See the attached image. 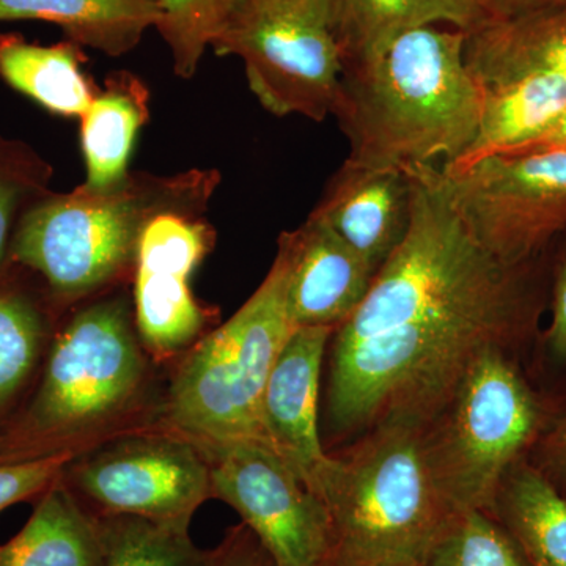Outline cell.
Wrapping results in <instances>:
<instances>
[{"label": "cell", "mask_w": 566, "mask_h": 566, "mask_svg": "<svg viewBox=\"0 0 566 566\" xmlns=\"http://www.w3.org/2000/svg\"><path fill=\"white\" fill-rule=\"evenodd\" d=\"M438 169H406L412 214L403 243L334 331L327 416L335 433L368 431L392 416L430 420L480 354L513 352L545 314L549 252L520 266L495 259L447 200Z\"/></svg>", "instance_id": "obj_1"}, {"label": "cell", "mask_w": 566, "mask_h": 566, "mask_svg": "<svg viewBox=\"0 0 566 566\" xmlns=\"http://www.w3.org/2000/svg\"><path fill=\"white\" fill-rule=\"evenodd\" d=\"M144 368L125 305L85 308L55 335L31 395L0 433V463L66 452L132 400Z\"/></svg>", "instance_id": "obj_4"}, {"label": "cell", "mask_w": 566, "mask_h": 566, "mask_svg": "<svg viewBox=\"0 0 566 566\" xmlns=\"http://www.w3.org/2000/svg\"><path fill=\"white\" fill-rule=\"evenodd\" d=\"M438 180L479 243L510 266L542 259L566 232V151L490 155L439 167Z\"/></svg>", "instance_id": "obj_9"}, {"label": "cell", "mask_w": 566, "mask_h": 566, "mask_svg": "<svg viewBox=\"0 0 566 566\" xmlns=\"http://www.w3.org/2000/svg\"><path fill=\"white\" fill-rule=\"evenodd\" d=\"M243 0H158V29L170 54L174 70L189 80L199 69L205 51L221 35Z\"/></svg>", "instance_id": "obj_27"}, {"label": "cell", "mask_w": 566, "mask_h": 566, "mask_svg": "<svg viewBox=\"0 0 566 566\" xmlns=\"http://www.w3.org/2000/svg\"><path fill=\"white\" fill-rule=\"evenodd\" d=\"M545 151H566V111L557 120L553 122L549 128H546L534 139L513 148V150L502 153V155H528V153Z\"/></svg>", "instance_id": "obj_33"}, {"label": "cell", "mask_w": 566, "mask_h": 566, "mask_svg": "<svg viewBox=\"0 0 566 566\" xmlns=\"http://www.w3.org/2000/svg\"><path fill=\"white\" fill-rule=\"evenodd\" d=\"M549 326L543 334L547 354L566 365V232L549 251Z\"/></svg>", "instance_id": "obj_29"}, {"label": "cell", "mask_w": 566, "mask_h": 566, "mask_svg": "<svg viewBox=\"0 0 566 566\" xmlns=\"http://www.w3.org/2000/svg\"><path fill=\"white\" fill-rule=\"evenodd\" d=\"M77 486L111 515L189 527L212 494L210 464L180 439L147 438L104 450L73 471Z\"/></svg>", "instance_id": "obj_11"}, {"label": "cell", "mask_w": 566, "mask_h": 566, "mask_svg": "<svg viewBox=\"0 0 566 566\" xmlns=\"http://www.w3.org/2000/svg\"><path fill=\"white\" fill-rule=\"evenodd\" d=\"M62 475L20 534L0 546V566H106L99 526L82 512Z\"/></svg>", "instance_id": "obj_19"}, {"label": "cell", "mask_w": 566, "mask_h": 566, "mask_svg": "<svg viewBox=\"0 0 566 566\" xmlns=\"http://www.w3.org/2000/svg\"><path fill=\"white\" fill-rule=\"evenodd\" d=\"M159 18L158 0H0V21L51 22L73 43L107 55L134 50Z\"/></svg>", "instance_id": "obj_18"}, {"label": "cell", "mask_w": 566, "mask_h": 566, "mask_svg": "<svg viewBox=\"0 0 566 566\" xmlns=\"http://www.w3.org/2000/svg\"><path fill=\"white\" fill-rule=\"evenodd\" d=\"M491 20L520 17L534 11L566 6V0H480Z\"/></svg>", "instance_id": "obj_32"}, {"label": "cell", "mask_w": 566, "mask_h": 566, "mask_svg": "<svg viewBox=\"0 0 566 566\" xmlns=\"http://www.w3.org/2000/svg\"><path fill=\"white\" fill-rule=\"evenodd\" d=\"M324 566H412V565H390V564L357 565V564H338V562H327V564Z\"/></svg>", "instance_id": "obj_35"}, {"label": "cell", "mask_w": 566, "mask_h": 566, "mask_svg": "<svg viewBox=\"0 0 566 566\" xmlns=\"http://www.w3.org/2000/svg\"><path fill=\"white\" fill-rule=\"evenodd\" d=\"M464 59L483 88L535 73H566V6L490 18L465 35Z\"/></svg>", "instance_id": "obj_17"}, {"label": "cell", "mask_w": 566, "mask_h": 566, "mask_svg": "<svg viewBox=\"0 0 566 566\" xmlns=\"http://www.w3.org/2000/svg\"><path fill=\"white\" fill-rule=\"evenodd\" d=\"M208 243L205 226L180 212H159L142 230L136 251V322L140 337L155 352L180 349L202 329L203 312L189 281Z\"/></svg>", "instance_id": "obj_12"}, {"label": "cell", "mask_w": 566, "mask_h": 566, "mask_svg": "<svg viewBox=\"0 0 566 566\" xmlns=\"http://www.w3.org/2000/svg\"><path fill=\"white\" fill-rule=\"evenodd\" d=\"M207 566H274L262 546H253L243 535L229 539Z\"/></svg>", "instance_id": "obj_30"}, {"label": "cell", "mask_w": 566, "mask_h": 566, "mask_svg": "<svg viewBox=\"0 0 566 566\" xmlns=\"http://www.w3.org/2000/svg\"><path fill=\"white\" fill-rule=\"evenodd\" d=\"M424 427L420 417H387L333 457L315 490L333 532L327 562L422 566L455 513L436 482Z\"/></svg>", "instance_id": "obj_3"}, {"label": "cell", "mask_w": 566, "mask_h": 566, "mask_svg": "<svg viewBox=\"0 0 566 566\" xmlns=\"http://www.w3.org/2000/svg\"><path fill=\"white\" fill-rule=\"evenodd\" d=\"M275 259L285 273L286 301L294 324L337 329L363 304L375 271L315 216L279 238Z\"/></svg>", "instance_id": "obj_14"}, {"label": "cell", "mask_w": 566, "mask_h": 566, "mask_svg": "<svg viewBox=\"0 0 566 566\" xmlns=\"http://www.w3.org/2000/svg\"><path fill=\"white\" fill-rule=\"evenodd\" d=\"M212 453L211 491L233 506L274 566H324L329 513L292 465L260 439L205 444Z\"/></svg>", "instance_id": "obj_10"}, {"label": "cell", "mask_w": 566, "mask_h": 566, "mask_svg": "<svg viewBox=\"0 0 566 566\" xmlns=\"http://www.w3.org/2000/svg\"><path fill=\"white\" fill-rule=\"evenodd\" d=\"M188 188L132 180L106 192L81 186L36 205L21 219L11 259L39 273L57 296L91 293L136 256L145 223L172 211L169 203Z\"/></svg>", "instance_id": "obj_7"}, {"label": "cell", "mask_w": 566, "mask_h": 566, "mask_svg": "<svg viewBox=\"0 0 566 566\" xmlns=\"http://www.w3.org/2000/svg\"><path fill=\"white\" fill-rule=\"evenodd\" d=\"M335 327H296L277 360L262 400L264 441L315 494L333 457L319 438L318 406L327 344Z\"/></svg>", "instance_id": "obj_13"}, {"label": "cell", "mask_w": 566, "mask_h": 566, "mask_svg": "<svg viewBox=\"0 0 566 566\" xmlns=\"http://www.w3.org/2000/svg\"><path fill=\"white\" fill-rule=\"evenodd\" d=\"M107 84L81 115L87 170L84 186L96 192L112 191L129 180V159L148 112L147 93L136 77L125 73L111 77Z\"/></svg>", "instance_id": "obj_21"}, {"label": "cell", "mask_w": 566, "mask_h": 566, "mask_svg": "<svg viewBox=\"0 0 566 566\" xmlns=\"http://www.w3.org/2000/svg\"><path fill=\"white\" fill-rule=\"evenodd\" d=\"M345 65L379 54L401 33L427 25H452L465 33L490 17L480 0H316Z\"/></svg>", "instance_id": "obj_16"}, {"label": "cell", "mask_w": 566, "mask_h": 566, "mask_svg": "<svg viewBox=\"0 0 566 566\" xmlns=\"http://www.w3.org/2000/svg\"><path fill=\"white\" fill-rule=\"evenodd\" d=\"M412 214L406 169H370L345 161L312 212L378 273L403 243Z\"/></svg>", "instance_id": "obj_15"}, {"label": "cell", "mask_w": 566, "mask_h": 566, "mask_svg": "<svg viewBox=\"0 0 566 566\" xmlns=\"http://www.w3.org/2000/svg\"><path fill=\"white\" fill-rule=\"evenodd\" d=\"M189 527L112 515L99 526L106 566H202Z\"/></svg>", "instance_id": "obj_25"}, {"label": "cell", "mask_w": 566, "mask_h": 566, "mask_svg": "<svg viewBox=\"0 0 566 566\" xmlns=\"http://www.w3.org/2000/svg\"><path fill=\"white\" fill-rule=\"evenodd\" d=\"M211 48L244 62L249 87L271 114L334 115L344 61L316 0H243Z\"/></svg>", "instance_id": "obj_8"}, {"label": "cell", "mask_w": 566, "mask_h": 566, "mask_svg": "<svg viewBox=\"0 0 566 566\" xmlns=\"http://www.w3.org/2000/svg\"><path fill=\"white\" fill-rule=\"evenodd\" d=\"M296 327L275 259L248 303L182 360L170 387V420L203 444L264 441V387Z\"/></svg>", "instance_id": "obj_6"}, {"label": "cell", "mask_w": 566, "mask_h": 566, "mask_svg": "<svg viewBox=\"0 0 566 566\" xmlns=\"http://www.w3.org/2000/svg\"><path fill=\"white\" fill-rule=\"evenodd\" d=\"M493 515L528 566H566V495L526 458L506 472Z\"/></svg>", "instance_id": "obj_22"}, {"label": "cell", "mask_w": 566, "mask_h": 566, "mask_svg": "<svg viewBox=\"0 0 566 566\" xmlns=\"http://www.w3.org/2000/svg\"><path fill=\"white\" fill-rule=\"evenodd\" d=\"M21 185L7 175L0 174V266L9 251L11 221L20 202Z\"/></svg>", "instance_id": "obj_31"}, {"label": "cell", "mask_w": 566, "mask_h": 566, "mask_svg": "<svg viewBox=\"0 0 566 566\" xmlns=\"http://www.w3.org/2000/svg\"><path fill=\"white\" fill-rule=\"evenodd\" d=\"M73 452L52 453L32 460L0 463V513L20 502L41 497L63 474Z\"/></svg>", "instance_id": "obj_28"}, {"label": "cell", "mask_w": 566, "mask_h": 566, "mask_svg": "<svg viewBox=\"0 0 566 566\" xmlns=\"http://www.w3.org/2000/svg\"><path fill=\"white\" fill-rule=\"evenodd\" d=\"M46 344V322L35 301L0 286V433L31 395Z\"/></svg>", "instance_id": "obj_24"}, {"label": "cell", "mask_w": 566, "mask_h": 566, "mask_svg": "<svg viewBox=\"0 0 566 566\" xmlns=\"http://www.w3.org/2000/svg\"><path fill=\"white\" fill-rule=\"evenodd\" d=\"M422 566H528L513 536L493 513L455 512Z\"/></svg>", "instance_id": "obj_26"}, {"label": "cell", "mask_w": 566, "mask_h": 566, "mask_svg": "<svg viewBox=\"0 0 566 566\" xmlns=\"http://www.w3.org/2000/svg\"><path fill=\"white\" fill-rule=\"evenodd\" d=\"M483 91L482 122L474 144L444 167H463L513 150L545 132L566 111V73H535Z\"/></svg>", "instance_id": "obj_20"}, {"label": "cell", "mask_w": 566, "mask_h": 566, "mask_svg": "<svg viewBox=\"0 0 566 566\" xmlns=\"http://www.w3.org/2000/svg\"><path fill=\"white\" fill-rule=\"evenodd\" d=\"M82 59L80 44L73 41L43 46L0 35V77L62 117L81 118L96 95L81 69Z\"/></svg>", "instance_id": "obj_23"}, {"label": "cell", "mask_w": 566, "mask_h": 566, "mask_svg": "<svg viewBox=\"0 0 566 566\" xmlns=\"http://www.w3.org/2000/svg\"><path fill=\"white\" fill-rule=\"evenodd\" d=\"M463 31L427 25L344 66L334 117L346 161L370 169L444 167L474 144L485 91L464 59Z\"/></svg>", "instance_id": "obj_2"}, {"label": "cell", "mask_w": 566, "mask_h": 566, "mask_svg": "<svg viewBox=\"0 0 566 566\" xmlns=\"http://www.w3.org/2000/svg\"><path fill=\"white\" fill-rule=\"evenodd\" d=\"M543 452L553 471L566 479V416L543 439Z\"/></svg>", "instance_id": "obj_34"}, {"label": "cell", "mask_w": 566, "mask_h": 566, "mask_svg": "<svg viewBox=\"0 0 566 566\" xmlns=\"http://www.w3.org/2000/svg\"><path fill=\"white\" fill-rule=\"evenodd\" d=\"M545 427V403L509 349L480 354L424 427L431 469L450 509L494 513L506 472Z\"/></svg>", "instance_id": "obj_5"}]
</instances>
